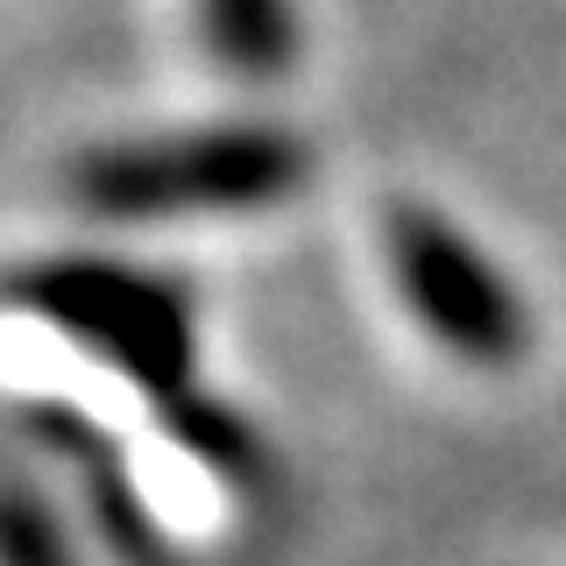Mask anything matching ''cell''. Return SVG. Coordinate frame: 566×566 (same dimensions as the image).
I'll return each mask as SVG.
<instances>
[{
	"instance_id": "obj_1",
	"label": "cell",
	"mask_w": 566,
	"mask_h": 566,
	"mask_svg": "<svg viewBox=\"0 0 566 566\" xmlns=\"http://www.w3.org/2000/svg\"><path fill=\"white\" fill-rule=\"evenodd\" d=\"M305 185V149L276 128H199L93 149L71 170L78 206L106 220H156V212H212V206H270Z\"/></svg>"
},
{
	"instance_id": "obj_2",
	"label": "cell",
	"mask_w": 566,
	"mask_h": 566,
	"mask_svg": "<svg viewBox=\"0 0 566 566\" xmlns=\"http://www.w3.org/2000/svg\"><path fill=\"white\" fill-rule=\"evenodd\" d=\"M14 297L50 318L57 333H71L85 354L114 361L142 397L164 403L191 397V305L185 291L128 262H99V255H64V262H35L22 270Z\"/></svg>"
},
{
	"instance_id": "obj_3",
	"label": "cell",
	"mask_w": 566,
	"mask_h": 566,
	"mask_svg": "<svg viewBox=\"0 0 566 566\" xmlns=\"http://www.w3.org/2000/svg\"><path fill=\"white\" fill-rule=\"evenodd\" d=\"M382 248H389L403 305L424 318V333H432L453 361L510 368L531 347V318L517 305V291H510V283L489 270L482 248L460 234V227H447L439 212L397 206L382 220Z\"/></svg>"
},
{
	"instance_id": "obj_4",
	"label": "cell",
	"mask_w": 566,
	"mask_h": 566,
	"mask_svg": "<svg viewBox=\"0 0 566 566\" xmlns=\"http://www.w3.org/2000/svg\"><path fill=\"white\" fill-rule=\"evenodd\" d=\"M22 432L78 474V495H85V510H93V524H99L114 566H177V545L164 538V524L149 517L128 460H120V447L99 432L93 418H78L71 403H29Z\"/></svg>"
},
{
	"instance_id": "obj_5",
	"label": "cell",
	"mask_w": 566,
	"mask_h": 566,
	"mask_svg": "<svg viewBox=\"0 0 566 566\" xmlns=\"http://www.w3.org/2000/svg\"><path fill=\"white\" fill-rule=\"evenodd\" d=\"M206 14V43L212 57L241 78H283L297 50L291 29V0H199Z\"/></svg>"
},
{
	"instance_id": "obj_6",
	"label": "cell",
	"mask_w": 566,
	"mask_h": 566,
	"mask_svg": "<svg viewBox=\"0 0 566 566\" xmlns=\"http://www.w3.org/2000/svg\"><path fill=\"white\" fill-rule=\"evenodd\" d=\"M164 424L177 432V447L185 453H199L220 482H255V468H262V447H255V432L227 411V403H206L199 389L191 397H177L164 403Z\"/></svg>"
},
{
	"instance_id": "obj_7",
	"label": "cell",
	"mask_w": 566,
	"mask_h": 566,
	"mask_svg": "<svg viewBox=\"0 0 566 566\" xmlns=\"http://www.w3.org/2000/svg\"><path fill=\"white\" fill-rule=\"evenodd\" d=\"M8 566H78L57 510H50L29 482H14V495H8Z\"/></svg>"
}]
</instances>
